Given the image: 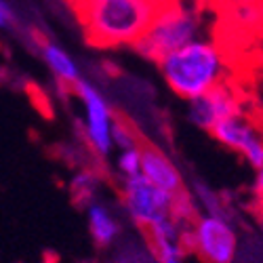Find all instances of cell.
Returning <instances> with one entry per match:
<instances>
[{
  "mask_svg": "<svg viewBox=\"0 0 263 263\" xmlns=\"http://www.w3.org/2000/svg\"><path fill=\"white\" fill-rule=\"evenodd\" d=\"M158 70L173 95L192 101L230 82L232 63L228 49L215 36H200L160 57Z\"/></svg>",
  "mask_w": 263,
  "mask_h": 263,
  "instance_id": "obj_1",
  "label": "cell"
},
{
  "mask_svg": "<svg viewBox=\"0 0 263 263\" xmlns=\"http://www.w3.org/2000/svg\"><path fill=\"white\" fill-rule=\"evenodd\" d=\"M89 45L97 49L135 47L158 3L154 0H70Z\"/></svg>",
  "mask_w": 263,
  "mask_h": 263,
  "instance_id": "obj_2",
  "label": "cell"
},
{
  "mask_svg": "<svg viewBox=\"0 0 263 263\" xmlns=\"http://www.w3.org/2000/svg\"><path fill=\"white\" fill-rule=\"evenodd\" d=\"M213 11L211 0H160L135 49L147 59L158 61L166 53L206 36Z\"/></svg>",
  "mask_w": 263,
  "mask_h": 263,
  "instance_id": "obj_3",
  "label": "cell"
},
{
  "mask_svg": "<svg viewBox=\"0 0 263 263\" xmlns=\"http://www.w3.org/2000/svg\"><path fill=\"white\" fill-rule=\"evenodd\" d=\"M185 247L202 263H234L238 234L226 213H200L185 230Z\"/></svg>",
  "mask_w": 263,
  "mask_h": 263,
  "instance_id": "obj_4",
  "label": "cell"
},
{
  "mask_svg": "<svg viewBox=\"0 0 263 263\" xmlns=\"http://www.w3.org/2000/svg\"><path fill=\"white\" fill-rule=\"evenodd\" d=\"M80 101L82 118H80V130L82 141L89 147V152L97 158H109L114 154V141L112 130L116 122V114L112 103L101 93L99 86H95L89 80H80L72 89Z\"/></svg>",
  "mask_w": 263,
  "mask_h": 263,
  "instance_id": "obj_5",
  "label": "cell"
},
{
  "mask_svg": "<svg viewBox=\"0 0 263 263\" xmlns=\"http://www.w3.org/2000/svg\"><path fill=\"white\" fill-rule=\"evenodd\" d=\"M177 196L152 185L141 175L120 181V204L126 217L137 228L145 230L152 223L173 215Z\"/></svg>",
  "mask_w": 263,
  "mask_h": 263,
  "instance_id": "obj_6",
  "label": "cell"
},
{
  "mask_svg": "<svg viewBox=\"0 0 263 263\" xmlns=\"http://www.w3.org/2000/svg\"><path fill=\"white\" fill-rule=\"evenodd\" d=\"M211 135L226 149L238 154L251 168L257 171L263 164V128L247 114V109L213 126Z\"/></svg>",
  "mask_w": 263,
  "mask_h": 263,
  "instance_id": "obj_7",
  "label": "cell"
},
{
  "mask_svg": "<svg viewBox=\"0 0 263 263\" xmlns=\"http://www.w3.org/2000/svg\"><path fill=\"white\" fill-rule=\"evenodd\" d=\"M245 99L238 93L234 84L226 82L217 89L187 101V120L198 128L211 133L213 126H217L221 120L242 112Z\"/></svg>",
  "mask_w": 263,
  "mask_h": 263,
  "instance_id": "obj_8",
  "label": "cell"
},
{
  "mask_svg": "<svg viewBox=\"0 0 263 263\" xmlns=\"http://www.w3.org/2000/svg\"><path fill=\"white\" fill-rule=\"evenodd\" d=\"M187 226L190 223H183L177 217L168 215L143 230L156 263H185V257H187L185 230H187Z\"/></svg>",
  "mask_w": 263,
  "mask_h": 263,
  "instance_id": "obj_9",
  "label": "cell"
},
{
  "mask_svg": "<svg viewBox=\"0 0 263 263\" xmlns=\"http://www.w3.org/2000/svg\"><path fill=\"white\" fill-rule=\"evenodd\" d=\"M141 177L147 179L152 185H156L173 196L185 192V181L179 166L164 149L156 145H141Z\"/></svg>",
  "mask_w": 263,
  "mask_h": 263,
  "instance_id": "obj_10",
  "label": "cell"
},
{
  "mask_svg": "<svg viewBox=\"0 0 263 263\" xmlns=\"http://www.w3.org/2000/svg\"><path fill=\"white\" fill-rule=\"evenodd\" d=\"M86 226H89L93 242L101 249L112 247L122 232L120 217L103 200H93L91 204H86Z\"/></svg>",
  "mask_w": 263,
  "mask_h": 263,
  "instance_id": "obj_11",
  "label": "cell"
},
{
  "mask_svg": "<svg viewBox=\"0 0 263 263\" xmlns=\"http://www.w3.org/2000/svg\"><path fill=\"white\" fill-rule=\"evenodd\" d=\"M40 57L45 61L47 70L51 72V76L61 86H65V89H74V86L82 80V70H80L78 61L63 47L55 45V42H42Z\"/></svg>",
  "mask_w": 263,
  "mask_h": 263,
  "instance_id": "obj_12",
  "label": "cell"
},
{
  "mask_svg": "<svg viewBox=\"0 0 263 263\" xmlns=\"http://www.w3.org/2000/svg\"><path fill=\"white\" fill-rule=\"evenodd\" d=\"M221 15L228 26L234 28L238 34H253L263 28V7L261 3H249V5H234L217 11Z\"/></svg>",
  "mask_w": 263,
  "mask_h": 263,
  "instance_id": "obj_13",
  "label": "cell"
},
{
  "mask_svg": "<svg viewBox=\"0 0 263 263\" xmlns=\"http://www.w3.org/2000/svg\"><path fill=\"white\" fill-rule=\"evenodd\" d=\"M70 192L74 196L76 204H91L93 200H97V192H99V173L95 168H78L74 173V177L70 181Z\"/></svg>",
  "mask_w": 263,
  "mask_h": 263,
  "instance_id": "obj_14",
  "label": "cell"
},
{
  "mask_svg": "<svg viewBox=\"0 0 263 263\" xmlns=\"http://www.w3.org/2000/svg\"><path fill=\"white\" fill-rule=\"evenodd\" d=\"M141 145L124 147V149L114 152V171L120 177V181L137 177V175L141 173Z\"/></svg>",
  "mask_w": 263,
  "mask_h": 263,
  "instance_id": "obj_15",
  "label": "cell"
},
{
  "mask_svg": "<svg viewBox=\"0 0 263 263\" xmlns=\"http://www.w3.org/2000/svg\"><path fill=\"white\" fill-rule=\"evenodd\" d=\"M112 141H114V152L124 149V147H135V145L143 143L139 133H137V128L130 122H126L124 118H116L114 130H112Z\"/></svg>",
  "mask_w": 263,
  "mask_h": 263,
  "instance_id": "obj_16",
  "label": "cell"
},
{
  "mask_svg": "<svg viewBox=\"0 0 263 263\" xmlns=\"http://www.w3.org/2000/svg\"><path fill=\"white\" fill-rule=\"evenodd\" d=\"M15 26V11L7 0H0V30H11Z\"/></svg>",
  "mask_w": 263,
  "mask_h": 263,
  "instance_id": "obj_17",
  "label": "cell"
},
{
  "mask_svg": "<svg viewBox=\"0 0 263 263\" xmlns=\"http://www.w3.org/2000/svg\"><path fill=\"white\" fill-rule=\"evenodd\" d=\"M251 211L257 217V221L263 226V190H255L253 200H251Z\"/></svg>",
  "mask_w": 263,
  "mask_h": 263,
  "instance_id": "obj_18",
  "label": "cell"
},
{
  "mask_svg": "<svg viewBox=\"0 0 263 263\" xmlns=\"http://www.w3.org/2000/svg\"><path fill=\"white\" fill-rule=\"evenodd\" d=\"M249 3H261V0H211L215 11L226 9V7H234V5H249Z\"/></svg>",
  "mask_w": 263,
  "mask_h": 263,
  "instance_id": "obj_19",
  "label": "cell"
},
{
  "mask_svg": "<svg viewBox=\"0 0 263 263\" xmlns=\"http://www.w3.org/2000/svg\"><path fill=\"white\" fill-rule=\"evenodd\" d=\"M253 190H263V164L255 171V185Z\"/></svg>",
  "mask_w": 263,
  "mask_h": 263,
  "instance_id": "obj_20",
  "label": "cell"
},
{
  "mask_svg": "<svg viewBox=\"0 0 263 263\" xmlns=\"http://www.w3.org/2000/svg\"><path fill=\"white\" fill-rule=\"evenodd\" d=\"M154 3H160V0H154Z\"/></svg>",
  "mask_w": 263,
  "mask_h": 263,
  "instance_id": "obj_21",
  "label": "cell"
},
{
  "mask_svg": "<svg viewBox=\"0 0 263 263\" xmlns=\"http://www.w3.org/2000/svg\"><path fill=\"white\" fill-rule=\"evenodd\" d=\"M261 7H263V0H261Z\"/></svg>",
  "mask_w": 263,
  "mask_h": 263,
  "instance_id": "obj_22",
  "label": "cell"
}]
</instances>
